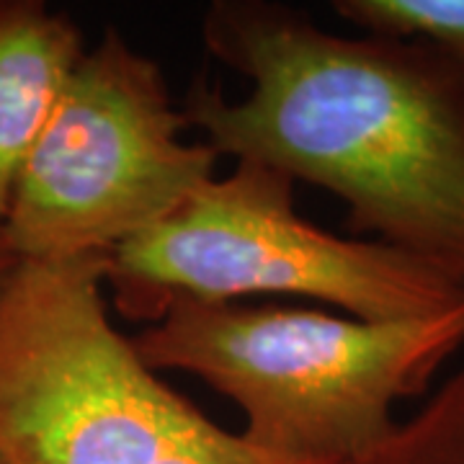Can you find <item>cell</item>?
I'll return each instance as SVG.
<instances>
[{
    "label": "cell",
    "mask_w": 464,
    "mask_h": 464,
    "mask_svg": "<svg viewBox=\"0 0 464 464\" xmlns=\"http://www.w3.org/2000/svg\"><path fill=\"white\" fill-rule=\"evenodd\" d=\"M83 52V34L67 14L39 0H0V225Z\"/></svg>",
    "instance_id": "obj_6"
},
{
    "label": "cell",
    "mask_w": 464,
    "mask_h": 464,
    "mask_svg": "<svg viewBox=\"0 0 464 464\" xmlns=\"http://www.w3.org/2000/svg\"><path fill=\"white\" fill-rule=\"evenodd\" d=\"M201 36L250 93L194 81L186 127L217 155L328 188L348 230L464 289V63L423 42L323 32L297 8L217 0Z\"/></svg>",
    "instance_id": "obj_1"
},
{
    "label": "cell",
    "mask_w": 464,
    "mask_h": 464,
    "mask_svg": "<svg viewBox=\"0 0 464 464\" xmlns=\"http://www.w3.org/2000/svg\"><path fill=\"white\" fill-rule=\"evenodd\" d=\"M18 258L14 256V250L8 246V240H5V232H3V225H0V274L5 271V268H11V266L16 264Z\"/></svg>",
    "instance_id": "obj_8"
},
{
    "label": "cell",
    "mask_w": 464,
    "mask_h": 464,
    "mask_svg": "<svg viewBox=\"0 0 464 464\" xmlns=\"http://www.w3.org/2000/svg\"><path fill=\"white\" fill-rule=\"evenodd\" d=\"M333 11L364 34L423 42L464 63V0H335Z\"/></svg>",
    "instance_id": "obj_7"
},
{
    "label": "cell",
    "mask_w": 464,
    "mask_h": 464,
    "mask_svg": "<svg viewBox=\"0 0 464 464\" xmlns=\"http://www.w3.org/2000/svg\"><path fill=\"white\" fill-rule=\"evenodd\" d=\"M150 369L191 372L230 398L248 444L299 464H343L395 429V405L429 390L464 346V302L372 323L240 302L179 299L132 338Z\"/></svg>",
    "instance_id": "obj_2"
},
{
    "label": "cell",
    "mask_w": 464,
    "mask_h": 464,
    "mask_svg": "<svg viewBox=\"0 0 464 464\" xmlns=\"http://www.w3.org/2000/svg\"><path fill=\"white\" fill-rule=\"evenodd\" d=\"M114 304L132 320H160L179 299L237 302L289 295L331 302L351 317L395 323L459 307L464 289L408 253L338 237L295 212V181L237 160L106 264Z\"/></svg>",
    "instance_id": "obj_4"
},
{
    "label": "cell",
    "mask_w": 464,
    "mask_h": 464,
    "mask_svg": "<svg viewBox=\"0 0 464 464\" xmlns=\"http://www.w3.org/2000/svg\"><path fill=\"white\" fill-rule=\"evenodd\" d=\"M109 253L0 274V464H299L158 380L109 320Z\"/></svg>",
    "instance_id": "obj_3"
},
{
    "label": "cell",
    "mask_w": 464,
    "mask_h": 464,
    "mask_svg": "<svg viewBox=\"0 0 464 464\" xmlns=\"http://www.w3.org/2000/svg\"><path fill=\"white\" fill-rule=\"evenodd\" d=\"M183 130L158 63L106 29L18 173L3 219L14 256L111 253L181 209L217 160L207 142H183Z\"/></svg>",
    "instance_id": "obj_5"
}]
</instances>
